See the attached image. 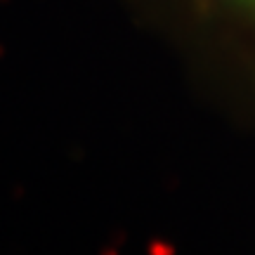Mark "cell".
I'll return each instance as SVG.
<instances>
[{
    "mask_svg": "<svg viewBox=\"0 0 255 255\" xmlns=\"http://www.w3.org/2000/svg\"><path fill=\"white\" fill-rule=\"evenodd\" d=\"M194 21L215 24L255 57V0H177Z\"/></svg>",
    "mask_w": 255,
    "mask_h": 255,
    "instance_id": "obj_1",
    "label": "cell"
}]
</instances>
